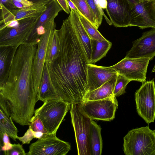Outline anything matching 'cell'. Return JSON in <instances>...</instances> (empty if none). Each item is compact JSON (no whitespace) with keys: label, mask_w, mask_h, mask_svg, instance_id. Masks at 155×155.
<instances>
[{"label":"cell","mask_w":155,"mask_h":155,"mask_svg":"<svg viewBox=\"0 0 155 155\" xmlns=\"http://www.w3.org/2000/svg\"><path fill=\"white\" fill-rule=\"evenodd\" d=\"M60 44L57 57L45 63L50 83L58 96L71 104H79L88 92L89 61L70 18L57 30Z\"/></svg>","instance_id":"cell-1"},{"label":"cell","mask_w":155,"mask_h":155,"mask_svg":"<svg viewBox=\"0 0 155 155\" xmlns=\"http://www.w3.org/2000/svg\"><path fill=\"white\" fill-rule=\"evenodd\" d=\"M123 140L126 155H155V132L148 126L129 130Z\"/></svg>","instance_id":"cell-2"},{"label":"cell","mask_w":155,"mask_h":155,"mask_svg":"<svg viewBox=\"0 0 155 155\" xmlns=\"http://www.w3.org/2000/svg\"><path fill=\"white\" fill-rule=\"evenodd\" d=\"M39 18H27L0 25V47L18 48L25 44Z\"/></svg>","instance_id":"cell-3"},{"label":"cell","mask_w":155,"mask_h":155,"mask_svg":"<svg viewBox=\"0 0 155 155\" xmlns=\"http://www.w3.org/2000/svg\"><path fill=\"white\" fill-rule=\"evenodd\" d=\"M35 110L34 115L42 121L49 133H56L64 117L70 110L71 104L61 99H49Z\"/></svg>","instance_id":"cell-4"},{"label":"cell","mask_w":155,"mask_h":155,"mask_svg":"<svg viewBox=\"0 0 155 155\" xmlns=\"http://www.w3.org/2000/svg\"><path fill=\"white\" fill-rule=\"evenodd\" d=\"M118 102L116 97L84 101L78 104L79 110L91 120L110 121L115 117Z\"/></svg>","instance_id":"cell-5"},{"label":"cell","mask_w":155,"mask_h":155,"mask_svg":"<svg viewBox=\"0 0 155 155\" xmlns=\"http://www.w3.org/2000/svg\"><path fill=\"white\" fill-rule=\"evenodd\" d=\"M70 113L78 155H91L89 135L91 120L79 110L78 104H71Z\"/></svg>","instance_id":"cell-6"},{"label":"cell","mask_w":155,"mask_h":155,"mask_svg":"<svg viewBox=\"0 0 155 155\" xmlns=\"http://www.w3.org/2000/svg\"><path fill=\"white\" fill-rule=\"evenodd\" d=\"M137 112L146 123L155 120V83L154 79L142 83L135 94Z\"/></svg>","instance_id":"cell-7"},{"label":"cell","mask_w":155,"mask_h":155,"mask_svg":"<svg viewBox=\"0 0 155 155\" xmlns=\"http://www.w3.org/2000/svg\"><path fill=\"white\" fill-rule=\"evenodd\" d=\"M56 133L44 134L31 143L26 155H65L71 149L70 144L57 137Z\"/></svg>","instance_id":"cell-8"},{"label":"cell","mask_w":155,"mask_h":155,"mask_svg":"<svg viewBox=\"0 0 155 155\" xmlns=\"http://www.w3.org/2000/svg\"><path fill=\"white\" fill-rule=\"evenodd\" d=\"M148 57L128 58H125L110 66L118 73L131 81L145 82L149 61Z\"/></svg>","instance_id":"cell-9"},{"label":"cell","mask_w":155,"mask_h":155,"mask_svg":"<svg viewBox=\"0 0 155 155\" xmlns=\"http://www.w3.org/2000/svg\"><path fill=\"white\" fill-rule=\"evenodd\" d=\"M56 24L53 21L47 28L45 33L40 37L33 61V75L35 91H39L47 49L49 42L56 29Z\"/></svg>","instance_id":"cell-10"},{"label":"cell","mask_w":155,"mask_h":155,"mask_svg":"<svg viewBox=\"0 0 155 155\" xmlns=\"http://www.w3.org/2000/svg\"><path fill=\"white\" fill-rule=\"evenodd\" d=\"M129 26H136L140 28H155V6L149 1L138 2L131 8Z\"/></svg>","instance_id":"cell-11"},{"label":"cell","mask_w":155,"mask_h":155,"mask_svg":"<svg viewBox=\"0 0 155 155\" xmlns=\"http://www.w3.org/2000/svg\"><path fill=\"white\" fill-rule=\"evenodd\" d=\"M62 10V8L57 0H51L37 21L25 44H38L41 36L45 33L48 27Z\"/></svg>","instance_id":"cell-12"},{"label":"cell","mask_w":155,"mask_h":155,"mask_svg":"<svg viewBox=\"0 0 155 155\" xmlns=\"http://www.w3.org/2000/svg\"><path fill=\"white\" fill-rule=\"evenodd\" d=\"M106 11L112 25L116 27L129 26L131 10L127 0H106Z\"/></svg>","instance_id":"cell-13"},{"label":"cell","mask_w":155,"mask_h":155,"mask_svg":"<svg viewBox=\"0 0 155 155\" xmlns=\"http://www.w3.org/2000/svg\"><path fill=\"white\" fill-rule=\"evenodd\" d=\"M155 56V28L144 32L142 36L134 41L131 49L125 58H134L148 57L150 60Z\"/></svg>","instance_id":"cell-14"},{"label":"cell","mask_w":155,"mask_h":155,"mask_svg":"<svg viewBox=\"0 0 155 155\" xmlns=\"http://www.w3.org/2000/svg\"><path fill=\"white\" fill-rule=\"evenodd\" d=\"M117 74L110 66H101L89 63L87 75L88 92L98 88Z\"/></svg>","instance_id":"cell-15"},{"label":"cell","mask_w":155,"mask_h":155,"mask_svg":"<svg viewBox=\"0 0 155 155\" xmlns=\"http://www.w3.org/2000/svg\"><path fill=\"white\" fill-rule=\"evenodd\" d=\"M47 5L34 4L28 8L0 11V25L27 18L40 17L47 9Z\"/></svg>","instance_id":"cell-16"},{"label":"cell","mask_w":155,"mask_h":155,"mask_svg":"<svg viewBox=\"0 0 155 155\" xmlns=\"http://www.w3.org/2000/svg\"><path fill=\"white\" fill-rule=\"evenodd\" d=\"M69 17L82 44L90 64L91 51V39L82 24L78 12L71 9Z\"/></svg>","instance_id":"cell-17"},{"label":"cell","mask_w":155,"mask_h":155,"mask_svg":"<svg viewBox=\"0 0 155 155\" xmlns=\"http://www.w3.org/2000/svg\"><path fill=\"white\" fill-rule=\"evenodd\" d=\"M18 48L0 47V85L5 81L8 77Z\"/></svg>","instance_id":"cell-18"},{"label":"cell","mask_w":155,"mask_h":155,"mask_svg":"<svg viewBox=\"0 0 155 155\" xmlns=\"http://www.w3.org/2000/svg\"><path fill=\"white\" fill-rule=\"evenodd\" d=\"M117 74L98 88L88 92L84 101L100 100L116 97L114 94V91Z\"/></svg>","instance_id":"cell-19"},{"label":"cell","mask_w":155,"mask_h":155,"mask_svg":"<svg viewBox=\"0 0 155 155\" xmlns=\"http://www.w3.org/2000/svg\"><path fill=\"white\" fill-rule=\"evenodd\" d=\"M101 130L100 126L91 120L89 135L91 155H101L103 142Z\"/></svg>","instance_id":"cell-20"},{"label":"cell","mask_w":155,"mask_h":155,"mask_svg":"<svg viewBox=\"0 0 155 155\" xmlns=\"http://www.w3.org/2000/svg\"><path fill=\"white\" fill-rule=\"evenodd\" d=\"M38 96V100L43 102L49 99H60L51 86L47 67L45 64Z\"/></svg>","instance_id":"cell-21"},{"label":"cell","mask_w":155,"mask_h":155,"mask_svg":"<svg viewBox=\"0 0 155 155\" xmlns=\"http://www.w3.org/2000/svg\"><path fill=\"white\" fill-rule=\"evenodd\" d=\"M91 51L90 64H94L105 57L112 46L107 39L99 41L91 39Z\"/></svg>","instance_id":"cell-22"},{"label":"cell","mask_w":155,"mask_h":155,"mask_svg":"<svg viewBox=\"0 0 155 155\" xmlns=\"http://www.w3.org/2000/svg\"><path fill=\"white\" fill-rule=\"evenodd\" d=\"M18 130L11 117H8L0 109V134L6 133L13 140L18 139Z\"/></svg>","instance_id":"cell-23"},{"label":"cell","mask_w":155,"mask_h":155,"mask_svg":"<svg viewBox=\"0 0 155 155\" xmlns=\"http://www.w3.org/2000/svg\"><path fill=\"white\" fill-rule=\"evenodd\" d=\"M60 50V44L57 30L55 29L54 34L48 45L45 63L50 62L58 55Z\"/></svg>","instance_id":"cell-24"},{"label":"cell","mask_w":155,"mask_h":155,"mask_svg":"<svg viewBox=\"0 0 155 155\" xmlns=\"http://www.w3.org/2000/svg\"><path fill=\"white\" fill-rule=\"evenodd\" d=\"M71 0L77 8L79 12L96 28L94 16L86 0Z\"/></svg>","instance_id":"cell-25"},{"label":"cell","mask_w":155,"mask_h":155,"mask_svg":"<svg viewBox=\"0 0 155 155\" xmlns=\"http://www.w3.org/2000/svg\"><path fill=\"white\" fill-rule=\"evenodd\" d=\"M80 20L91 39L99 41L106 39L91 23L79 12H78Z\"/></svg>","instance_id":"cell-26"},{"label":"cell","mask_w":155,"mask_h":155,"mask_svg":"<svg viewBox=\"0 0 155 155\" xmlns=\"http://www.w3.org/2000/svg\"><path fill=\"white\" fill-rule=\"evenodd\" d=\"M130 80L119 74H117L114 93L116 97H119L124 94L127 84Z\"/></svg>","instance_id":"cell-27"},{"label":"cell","mask_w":155,"mask_h":155,"mask_svg":"<svg viewBox=\"0 0 155 155\" xmlns=\"http://www.w3.org/2000/svg\"><path fill=\"white\" fill-rule=\"evenodd\" d=\"M95 17L96 28L98 29L102 22L103 15L94 0H86Z\"/></svg>","instance_id":"cell-28"},{"label":"cell","mask_w":155,"mask_h":155,"mask_svg":"<svg viewBox=\"0 0 155 155\" xmlns=\"http://www.w3.org/2000/svg\"><path fill=\"white\" fill-rule=\"evenodd\" d=\"M29 125L34 131L41 132L44 134L48 133L44 126L42 121L37 116H33Z\"/></svg>","instance_id":"cell-29"},{"label":"cell","mask_w":155,"mask_h":155,"mask_svg":"<svg viewBox=\"0 0 155 155\" xmlns=\"http://www.w3.org/2000/svg\"><path fill=\"white\" fill-rule=\"evenodd\" d=\"M3 152L5 155H26V154L22 145L19 143L12 144L11 149Z\"/></svg>","instance_id":"cell-30"},{"label":"cell","mask_w":155,"mask_h":155,"mask_svg":"<svg viewBox=\"0 0 155 155\" xmlns=\"http://www.w3.org/2000/svg\"><path fill=\"white\" fill-rule=\"evenodd\" d=\"M9 137L6 133L0 134L1 150L3 151L8 150L12 147V144L10 143Z\"/></svg>","instance_id":"cell-31"},{"label":"cell","mask_w":155,"mask_h":155,"mask_svg":"<svg viewBox=\"0 0 155 155\" xmlns=\"http://www.w3.org/2000/svg\"><path fill=\"white\" fill-rule=\"evenodd\" d=\"M34 138L33 130L30 126H29L28 129L23 136L18 137V139L20 141L22 142V144L29 143L31 140Z\"/></svg>","instance_id":"cell-32"},{"label":"cell","mask_w":155,"mask_h":155,"mask_svg":"<svg viewBox=\"0 0 155 155\" xmlns=\"http://www.w3.org/2000/svg\"><path fill=\"white\" fill-rule=\"evenodd\" d=\"M0 11H10L16 8L12 0H0Z\"/></svg>","instance_id":"cell-33"},{"label":"cell","mask_w":155,"mask_h":155,"mask_svg":"<svg viewBox=\"0 0 155 155\" xmlns=\"http://www.w3.org/2000/svg\"><path fill=\"white\" fill-rule=\"evenodd\" d=\"M57 1L62 8L63 10L67 14L70 13L71 11L70 7L66 0H57Z\"/></svg>","instance_id":"cell-34"},{"label":"cell","mask_w":155,"mask_h":155,"mask_svg":"<svg viewBox=\"0 0 155 155\" xmlns=\"http://www.w3.org/2000/svg\"><path fill=\"white\" fill-rule=\"evenodd\" d=\"M23 5L26 9L34 5V3L28 0H15Z\"/></svg>","instance_id":"cell-35"},{"label":"cell","mask_w":155,"mask_h":155,"mask_svg":"<svg viewBox=\"0 0 155 155\" xmlns=\"http://www.w3.org/2000/svg\"><path fill=\"white\" fill-rule=\"evenodd\" d=\"M94 2L96 5H97V7L99 8V10L101 12L103 16L106 19V20L107 22V23L110 25H112V24L110 21V20L108 19L106 15L105 14L102 9L99 6V3H98V0H94Z\"/></svg>","instance_id":"cell-36"},{"label":"cell","mask_w":155,"mask_h":155,"mask_svg":"<svg viewBox=\"0 0 155 155\" xmlns=\"http://www.w3.org/2000/svg\"><path fill=\"white\" fill-rule=\"evenodd\" d=\"M35 4H48L51 0H28Z\"/></svg>","instance_id":"cell-37"},{"label":"cell","mask_w":155,"mask_h":155,"mask_svg":"<svg viewBox=\"0 0 155 155\" xmlns=\"http://www.w3.org/2000/svg\"><path fill=\"white\" fill-rule=\"evenodd\" d=\"M99 6L102 9H106L107 5V2L106 0H98Z\"/></svg>","instance_id":"cell-38"},{"label":"cell","mask_w":155,"mask_h":155,"mask_svg":"<svg viewBox=\"0 0 155 155\" xmlns=\"http://www.w3.org/2000/svg\"><path fill=\"white\" fill-rule=\"evenodd\" d=\"M66 1L71 9H73L78 12H79L77 8L71 0H66Z\"/></svg>","instance_id":"cell-39"},{"label":"cell","mask_w":155,"mask_h":155,"mask_svg":"<svg viewBox=\"0 0 155 155\" xmlns=\"http://www.w3.org/2000/svg\"><path fill=\"white\" fill-rule=\"evenodd\" d=\"M33 132L35 138L38 139L42 137L44 134L41 132H35L33 131Z\"/></svg>","instance_id":"cell-40"},{"label":"cell","mask_w":155,"mask_h":155,"mask_svg":"<svg viewBox=\"0 0 155 155\" xmlns=\"http://www.w3.org/2000/svg\"><path fill=\"white\" fill-rule=\"evenodd\" d=\"M129 3L131 8L135 3L139 2V0H127Z\"/></svg>","instance_id":"cell-41"},{"label":"cell","mask_w":155,"mask_h":155,"mask_svg":"<svg viewBox=\"0 0 155 155\" xmlns=\"http://www.w3.org/2000/svg\"><path fill=\"white\" fill-rule=\"evenodd\" d=\"M150 0H139L140 2H142L145 1H149Z\"/></svg>","instance_id":"cell-42"},{"label":"cell","mask_w":155,"mask_h":155,"mask_svg":"<svg viewBox=\"0 0 155 155\" xmlns=\"http://www.w3.org/2000/svg\"><path fill=\"white\" fill-rule=\"evenodd\" d=\"M152 72H155V65L154 66V68H153V69L152 71Z\"/></svg>","instance_id":"cell-43"},{"label":"cell","mask_w":155,"mask_h":155,"mask_svg":"<svg viewBox=\"0 0 155 155\" xmlns=\"http://www.w3.org/2000/svg\"><path fill=\"white\" fill-rule=\"evenodd\" d=\"M153 3L154 4V5H155V0H151Z\"/></svg>","instance_id":"cell-44"},{"label":"cell","mask_w":155,"mask_h":155,"mask_svg":"<svg viewBox=\"0 0 155 155\" xmlns=\"http://www.w3.org/2000/svg\"><path fill=\"white\" fill-rule=\"evenodd\" d=\"M154 131H155V130H154Z\"/></svg>","instance_id":"cell-45"}]
</instances>
